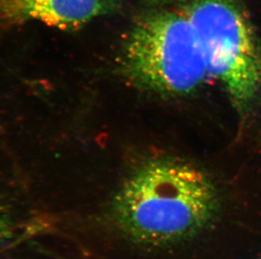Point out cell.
Instances as JSON below:
<instances>
[{
  "label": "cell",
  "instance_id": "obj_7",
  "mask_svg": "<svg viewBox=\"0 0 261 259\" xmlns=\"http://www.w3.org/2000/svg\"><path fill=\"white\" fill-rule=\"evenodd\" d=\"M257 259H261V256H259V257H258V258H257Z\"/></svg>",
  "mask_w": 261,
  "mask_h": 259
},
{
  "label": "cell",
  "instance_id": "obj_2",
  "mask_svg": "<svg viewBox=\"0 0 261 259\" xmlns=\"http://www.w3.org/2000/svg\"><path fill=\"white\" fill-rule=\"evenodd\" d=\"M121 70L136 87L172 97L195 93L209 76L182 10L155 11L136 20L123 43Z\"/></svg>",
  "mask_w": 261,
  "mask_h": 259
},
{
  "label": "cell",
  "instance_id": "obj_4",
  "mask_svg": "<svg viewBox=\"0 0 261 259\" xmlns=\"http://www.w3.org/2000/svg\"><path fill=\"white\" fill-rule=\"evenodd\" d=\"M120 9L121 0H0V25L13 27L37 21L74 31Z\"/></svg>",
  "mask_w": 261,
  "mask_h": 259
},
{
  "label": "cell",
  "instance_id": "obj_6",
  "mask_svg": "<svg viewBox=\"0 0 261 259\" xmlns=\"http://www.w3.org/2000/svg\"><path fill=\"white\" fill-rule=\"evenodd\" d=\"M151 1L155 3H167L173 2V1H179V0H151Z\"/></svg>",
  "mask_w": 261,
  "mask_h": 259
},
{
  "label": "cell",
  "instance_id": "obj_5",
  "mask_svg": "<svg viewBox=\"0 0 261 259\" xmlns=\"http://www.w3.org/2000/svg\"><path fill=\"white\" fill-rule=\"evenodd\" d=\"M13 225L10 216L0 206V247L12 237Z\"/></svg>",
  "mask_w": 261,
  "mask_h": 259
},
{
  "label": "cell",
  "instance_id": "obj_1",
  "mask_svg": "<svg viewBox=\"0 0 261 259\" xmlns=\"http://www.w3.org/2000/svg\"><path fill=\"white\" fill-rule=\"evenodd\" d=\"M217 188L202 169L174 158L144 164L118 191L113 215L118 230L143 247L163 248L188 242L214 222Z\"/></svg>",
  "mask_w": 261,
  "mask_h": 259
},
{
  "label": "cell",
  "instance_id": "obj_3",
  "mask_svg": "<svg viewBox=\"0 0 261 259\" xmlns=\"http://www.w3.org/2000/svg\"><path fill=\"white\" fill-rule=\"evenodd\" d=\"M182 12L209 76L222 83L236 112L246 117L261 92V49L240 0H187Z\"/></svg>",
  "mask_w": 261,
  "mask_h": 259
}]
</instances>
